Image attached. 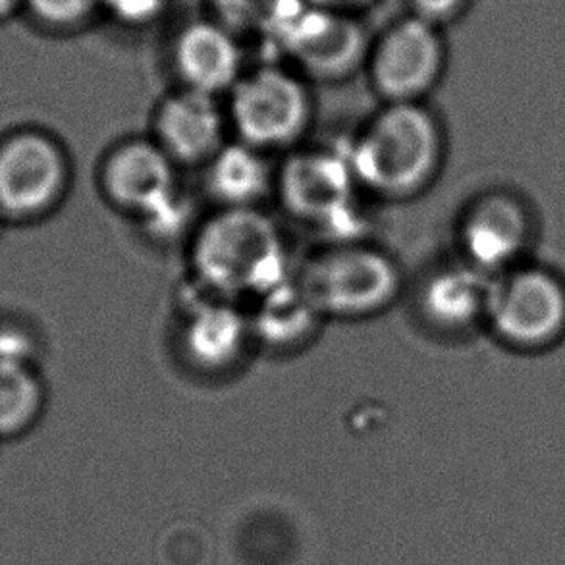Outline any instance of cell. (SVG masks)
I'll use <instances>...</instances> for the list:
<instances>
[{"label":"cell","mask_w":565,"mask_h":565,"mask_svg":"<svg viewBox=\"0 0 565 565\" xmlns=\"http://www.w3.org/2000/svg\"><path fill=\"white\" fill-rule=\"evenodd\" d=\"M25 0H0V23L12 20L14 15L23 14Z\"/></svg>","instance_id":"cell-25"},{"label":"cell","mask_w":565,"mask_h":565,"mask_svg":"<svg viewBox=\"0 0 565 565\" xmlns=\"http://www.w3.org/2000/svg\"><path fill=\"white\" fill-rule=\"evenodd\" d=\"M45 348V337L30 317L0 311V365L41 367Z\"/></svg>","instance_id":"cell-21"},{"label":"cell","mask_w":565,"mask_h":565,"mask_svg":"<svg viewBox=\"0 0 565 565\" xmlns=\"http://www.w3.org/2000/svg\"><path fill=\"white\" fill-rule=\"evenodd\" d=\"M172 0H100V15L126 30H146L161 22Z\"/></svg>","instance_id":"cell-22"},{"label":"cell","mask_w":565,"mask_h":565,"mask_svg":"<svg viewBox=\"0 0 565 565\" xmlns=\"http://www.w3.org/2000/svg\"><path fill=\"white\" fill-rule=\"evenodd\" d=\"M265 43L307 82L342 84L365 72L373 38L360 15L301 0Z\"/></svg>","instance_id":"cell-7"},{"label":"cell","mask_w":565,"mask_h":565,"mask_svg":"<svg viewBox=\"0 0 565 565\" xmlns=\"http://www.w3.org/2000/svg\"><path fill=\"white\" fill-rule=\"evenodd\" d=\"M147 136L178 169H203L232 139L226 103L177 87L157 103Z\"/></svg>","instance_id":"cell-13"},{"label":"cell","mask_w":565,"mask_h":565,"mask_svg":"<svg viewBox=\"0 0 565 565\" xmlns=\"http://www.w3.org/2000/svg\"><path fill=\"white\" fill-rule=\"evenodd\" d=\"M456 242L459 259L494 278L527 263L535 242V216L513 191H484L459 216Z\"/></svg>","instance_id":"cell-12"},{"label":"cell","mask_w":565,"mask_h":565,"mask_svg":"<svg viewBox=\"0 0 565 565\" xmlns=\"http://www.w3.org/2000/svg\"><path fill=\"white\" fill-rule=\"evenodd\" d=\"M471 0H409V14L446 30L466 14Z\"/></svg>","instance_id":"cell-23"},{"label":"cell","mask_w":565,"mask_h":565,"mask_svg":"<svg viewBox=\"0 0 565 565\" xmlns=\"http://www.w3.org/2000/svg\"><path fill=\"white\" fill-rule=\"evenodd\" d=\"M484 329L515 352H546L564 342V276L533 260L494 276Z\"/></svg>","instance_id":"cell-8"},{"label":"cell","mask_w":565,"mask_h":565,"mask_svg":"<svg viewBox=\"0 0 565 565\" xmlns=\"http://www.w3.org/2000/svg\"><path fill=\"white\" fill-rule=\"evenodd\" d=\"M49 384L41 367L0 365V444L15 443L41 425Z\"/></svg>","instance_id":"cell-18"},{"label":"cell","mask_w":565,"mask_h":565,"mask_svg":"<svg viewBox=\"0 0 565 565\" xmlns=\"http://www.w3.org/2000/svg\"><path fill=\"white\" fill-rule=\"evenodd\" d=\"M363 198L345 146H301L276 167L278 205L324 244L369 239Z\"/></svg>","instance_id":"cell-3"},{"label":"cell","mask_w":565,"mask_h":565,"mask_svg":"<svg viewBox=\"0 0 565 565\" xmlns=\"http://www.w3.org/2000/svg\"><path fill=\"white\" fill-rule=\"evenodd\" d=\"M490 280L459 257L430 268L413 298L420 324L444 338L467 337L481 329L487 321Z\"/></svg>","instance_id":"cell-15"},{"label":"cell","mask_w":565,"mask_h":565,"mask_svg":"<svg viewBox=\"0 0 565 565\" xmlns=\"http://www.w3.org/2000/svg\"><path fill=\"white\" fill-rule=\"evenodd\" d=\"M74 188V161L56 134L15 126L0 136V216L7 228L51 221Z\"/></svg>","instance_id":"cell-6"},{"label":"cell","mask_w":565,"mask_h":565,"mask_svg":"<svg viewBox=\"0 0 565 565\" xmlns=\"http://www.w3.org/2000/svg\"><path fill=\"white\" fill-rule=\"evenodd\" d=\"M23 14L49 35H72L100 18V0H25Z\"/></svg>","instance_id":"cell-20"},{"label":"cell","mask_w":565,"mask_h":565,"mask_svg":"<svg viewBox=\"0 0 565 565\" xmlns=\"http://www.w3.org/2000/svg\"><path fill=\"white\" fill-rule=\"evenodd\" d=\"M247 309L257 350L290 355L306 350L321 334L327 319L299 284L298 273L275 290L255 299Z\"/></svg>","instance_id":"cell-16"},{"label":"cell","mask_w":565,"mask_h":565,"mask_svg":"<svg viewBox=\"0 0 565 565\" xmlns=\"http://www.w3.org/2000/svg\"><path fill=\"white\" fill-rule=\"evenodd\" d=\"M188 286L244 306L291 280L290 249L265 209H213L188 244Z\"/></svg>","instance_id":"cell-1"},{"label":"cell","mask_w":565,"mask_h":565,"mask_svg":"<svg viewBox=\"0 0 565 565\" xmlns=\"http://www.w3.org/2000/svg\"><path fill=\"white\" fill-rule=\"evenodd\" d=\"M276 167L270 154L232 138L201 169L203 188L214 209H263L275 199Z\"/></svg>","instance_id":"cell-17"},{"label":"cell","mask_w":565,"mask_h":565,"mask_svg":"<svg viewBox=\"0 0 565 565\" xmlns=\"http://www.w3.org/2000/svg\"><path fill=\"white\" fill-rule=\"evenodd\" d=\"M224 103L232 138L270 157L306 146L313 128V84L280 61L245 70Z\"/></svg>","instance_id":"cell-5"},{"label":"cell","mask_w":565,"mask_h":565,"mask_svg":"<svg viewBox=\"0 0 565 565\" xmlns=\"http://www.w3.org/2000/svg\"><path fill=\"white\" fill-rule=\"evenodd\" d=\"M177 87L224 99L244 76L242 38L211 15L185 22L170 43Z\"/></svg>","instance_id":"cell-14"},{"label":"cell","mask_w":565,"mask_h":565,"mask_svg":"<svg viewBox=\"0 0 565 565\" xmlns=\"http://www.w3.org/2000/svg\"><path fill=\"white\" fill-rule=\"evenodd\" d=\"M361 191L384 203H409L443 174L448 141L428 103H382L345 141Z\"/></svg>","instance_id":"cell-2"},{"label":"cell","mask_w":565,"mask_h":565,"mask_svg":"<svg viewBox=\"0 0 565 565\" xmlns=\"http://www.w3.org/2000/svg\"><path fill=\"white\" fill-rule=\"evenodd\" d=\"M7 230V224H4V221H2V216H0V236H2V232Z\"/></svg>","instance_id":"cell-26"},{"label":"cell","mask_w":565,"mask_h":565,"mask_svg":"<svg viewBox=\"0 0 565 565\" xmlns=\"http://www.w3.org/2000/svg\"><path fill=\"white\" fill-rule=\"evenodd\" d=\"M301 0H209V15L239 38L267 41Z\"/></svg>","instance_id":"cell-19"},{"label":"cell","mask_w":565,"mask_h":565,"mask_svg":"<svg viewBox=\"0 0 565 565\" xmlns=\"http://www.w3.org/2000/svg\"><path fill=\"white\" fill-rule=\"evenodd\" d=\"M311 4L317 7L329 8L337 12H345V14L360 15L371 7H375L379 0H309Z\"/></svg>","instance_id":"cell-24"},{"label":"cell","mask_w":565,"mask_h":565,"mask_svg":"<svg viewBox=\"0 0 565 565\" xmlns=\"http://www.w3.org/2000/svg\"><path fill=\"white\" fill-rule=\"evenodd\" d=\"M178 355L193 373L232 375L257 350L249 313L242 303L185 286L177 313Z\"/></svg>","instance_id":"cell-10"},{"label":"cell","mask_w":565,"mask_h":565,"mask_svg":"<svg viewBox=\"0 0 565 565\" xmlns=\"http://www.w3.org/2000/svg\"><path fill=\"white\" fill-rule=\"evenodd\" d=\"M97 190L113 211L138 226L184 193L180 169L149 136H130L108 147L97 167Z\"/></svg>","instance_id":"cell-11"},{"label":"cell","mask_w":565,"mask_h":565,"mask_svg":"<svg viewBox=\"0 0 565 565\" xmlns=\"http://www.w3.org/2000/svg\"><path fill=\"white\" fill-rule=\"evenodd\" d=\"M448 61L446 30L407 14L373 38L365 74L381 103H428Z\"/></svg>","instance_id":"cell-9"},{"label":"cell","mask_w":565,"mask_h":565,"mask_svg":"<svg viewBox=\"0 0 565 565\" xmlns=\"http://www.w3.org/2000/svg\"><path fill=\"white\" fill-rule=\"evenodd\" d=\"M298 280L327 321H371L396 306L404 270L371 239L324 244L298 267Z\"/></svg>","instance_id":"cell-4"}]
</instances>
